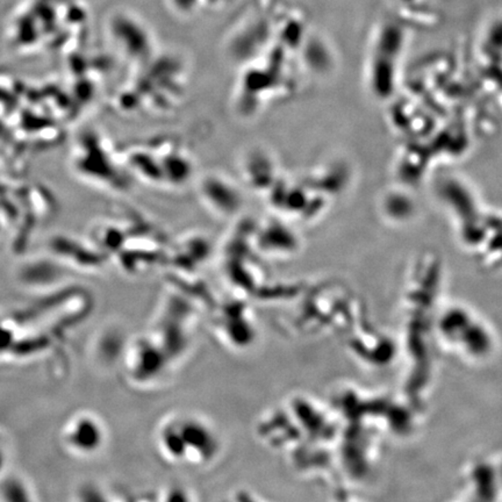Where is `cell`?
<instances>
[{
    "instance_id": "1",
    "label": "cell",
    "mask_w": 502,
    "mask_h": 502,
    "mask_svg": "<svg viewBox=\"0 0 502 502\" xmlns=\"http://www.w3.org/2000/svg\"><path fill=\"white\" fill-rule=\"evenodd\" d=\"M404 1H408V3H410V1H414V0H404Z\"/></svg>"
}]
</instances>
